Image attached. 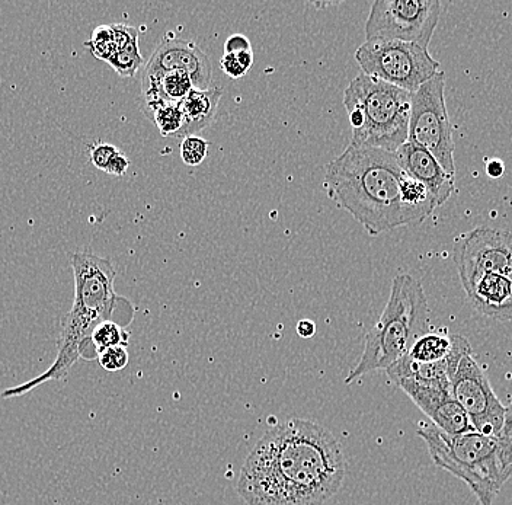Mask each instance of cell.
Segmentation results:
<instances>
[{
    "label": "cell",
    "instance_id": "cell-1",
    "mask_svg": "<svg viewBox=\"0 0 512 505\" xmlns=\"http://www.w3.org/2000/svg\"><path fill=\"white\" fill-rule=\"evenodd\" d=\"M339 441L313 421L291 418L255 444L236 491L248 505H323L344 484Z\"/></svg>",
    "mask_w": 512,
    "mask_h": 505
},
{
    "label": "cell",
    "instance_id": "cell-2",
    "mask_svg": "<svg viewBox=\"0 0 512 505\" xmlns=\"http://www.w3.org/2000/svg\"><path fill=\"white\" fill-rule=\"evenodd\" d=\"M70 262L75 277V300L63 319L56 359L40 376L3 391V399L19 398L50 380L64 379L80 359L94 361L89 340L102 322H117L123 328L133 324L136 309L130 300L115 292L114 265L108 258L76 252Z\"/></svg>",
    "mask_w": 512,
    "mask_h": 505
},
{
    "label": "cell",
    "instance_id": "cell-3",
    "mask_svg": "<svg viewBox=\"0 0 512 505\" xmlns=\"http://www.w3.org/2000/svg\"><path fill=\"white\" fill-rule=\"evenodd\" d=\"M403 177L396 153L350 145L326 166L323 190L368 235L379 236L418 225L400 196Z\"/></svg>",
    "mask_w": 512,
    "mask_h": 505
},
{
    "label": "cell",
    "instance_id": "cell-4",
    "mask_svg": "<svg viewBox=\"0 0 512 505\" xmlns=\"http://www.w3.org/2000/svg\"><path fill=\"white\" fill-rule=\"evenodd\" d=\"M418 436L427 443L432 462L469 485L480 505H492L512 476V405L499 436L469 431L448 436L435 425H422Z\"/></svg>",
    "mask_w": 512,
    "mask_h": 505
},
{
    "label": "cell",
    "instance_id": "cell-5",
    "mask_svg": "<svg viewBox=\"0 0 512 505\" xmlns=\"http://www.w3.org/2000/svg\"><path fill=\"white\" fill-rule=\"evenodd\" d=\"M428 332L430 308L421 281L409 274H398L393 278L386 308L368 332L360 361L345 377V385H351L367 373L389 369Z\"/></svg>",
    "mask_w": 512,
    "mask_h": 505
},
{
    "label": "cell",
    "instance_id": "cell-6",
    "mask_svg": "<svg viewBox=\"0 0 512 505\" xmlns=\"http://www.w3.org/2000/svg\"><path fill=\"white\" fill-rule=\"evenodd\" d=\"M344 107L352 146L396 153L408 142L412 92L361 73L345 89Z\"/></svg>",
    "mask_w": 512,
    "mask_h": 505
},
{
    "label": "cell",
    "instance_id": "cell-7",
    "mask_svg": "<svg viewBox=\"0 0 512 505\" xmlns=\"http://www.w3.org/2000/svg\"><path fill=\"white\" fill-rule=\"evenodd\" d=\"M355 60L364 75L398 86L403 91H418L440 75V62L425 47L396 40H366L355 51Z\"/></svg>",
    "mask_w": 512,
    "mask_h": 505
},
{
    "label": "cell",
    "instance_id": "cell-8",
    "mask_svg": "<svg viewBox=\"0 0 512 505\" xmlns=\"http://www.w3.org/2000/svg\"><path fill=\"white\" fill-rule=\"evenodd\" d=\"M444 88L446 78L440 73L412 94L408 140L428 150L448 174L456 177L453 127L448 118Z\"/></svg>",
    "mask_w": 512,
    "mask_h": 505
},
{
    "label": "cell",
    "instance_id": "cell-9",
    "mask_svg": "<svg viewBox=\"0 0 512 505\" xmlns=\"http://www.w3.org/2000/svg\"><path fill=\"white\" fill-rule=\"evenodd\" d=\"M443 14L438 0H376L366 22L367 40H396L428 49Z\"/></svg>",
    "mask_w": 512,
    "mask_h": 505
},
{
    "label": "cell",
    "instance_id": "cell-10",
    "mask_svg": "<svg viewBox=\"0 0 512 505\" xmlns=\"http://www.w3.org/2000/svg\"><path fill=\"white\" fill-rule=\"evenodd\" d=\"M450 383L454 399L469 415L475 430L489 436H499L507 420L508 407L499 401L473 351L460 360L456 372L450 377Z\"/></svg>",
    "mask_w": 512,
    "mask_h": 505
},
{
    "label": "cell",
    "instance_id": "cell-11",
    "mask_svg": "<svg viewBox=\"0 0 512 505\" xmlns=\"http://www.w3.org/2000/svg\"><path fill=\"white\" fill-rule=\"evenodd\" d=\"M453 260L462 286L483 274L512 277V233L476 228L456 239Z\"/></svg>",
    "mask_w": 512,
    "mask_h": 505
},
{
    "label": "cell",
    "instance_id": "cell-12",
    "mask_svg": "<svg viewBox=\"0 0 512 505\" xmlns=\"http://www.w3.org/2000/svg\"><path fill=\"white\" fill-rule=\"evenodd\" d=\"M184 72L195 89H208L213 82V65L206 53L190 40L165 38L144 65L143 75Z\"/></svg>",
    "mask_w": 512,
    "mask_h": 505
},
{
    "label": "cell",
    "instance_id": "cell-13",
    "mask_svg": "<svg viewBox=\"0 0 512 505\" xmlns=\"http://www.w3.org/2000/svg\"><path fill=\"white\" fill-rule=\"evenodd\" d=\"M396 156L402 171L428 188L437 207L447 203L456 190V177L448 174L428 150L408 140L396 152Z\"/></svg>",
    "mask_w": 512,
    "mask_h": 505
},
{
    "label": "cell",
    "instance_id": "cell-14",
    "mask_svg": "<svg viewBox=\"0 0 512 505\" xmlns=\"http://www.w3.org/2000/svg\"><path fill=\"white\" fill-rule=\"evenodd\" d=\"M463 289L473 308L483 316L512 322V277L483 274Z\"/></svg>",
    "mask_w": 512,
    "mask_h": 505
},
{
    "label": "cell",
    "instance_id": "cell-15",
    "mask_svg": "<svg viewBox=\"0 0 512 505\" xmlns=\"http://www.w3.org/2000/svg\"><path fill=\"white\" fill-rule=\"evenodd\" d=\"M220 98H222L220 88L192 89L191 94L181 102L184 124L175 139L182 140L185 137L197 136L211 126L216 118Z\"/></svg>",
    "mask_w": 512,
    "mask_h": 505
},
{
    "label": "cell",
    "instance_id": "cell-16",
    "mask_svg": "<svg viewBox=\"0 0 512 505\" xmlns=\"http://www.w3.org/2000/svg\"><path fill=\"white\" fill-rule=\"evenodd\" d=\"M398 386L430 420L454 398L450 382H430L409 377L400 380Z\"/></svg>",
    "mask_w": 512,
    "mask_h": 505
},
{
    "label": "cell",
    "instance_id": "cell-17",
    "mask_svg": "<svg viewBox=\"0 0 512 505\" xmlns=\"http://www.w3.org/2000/svg\"><path fill=\"white\" fill-rule=\"evenodd\" d=\"M454 340H456V335L430 331L415 341L405 357L418 364H431L447 360L453 353Z\"/></svg>",
    "mask_w": 512,
    "mask_h": 505
},
{
    "label": "cell",
    "instance_id": "cell-18",
    "mask_svg": "<svg viewBox=\"0 0 512 505\" xmlns=\"http://www.w3.org/2000/svg\"><path fill=\"white\" fill-rule=\"evenodd\" d=\"M128 338H130V334H128L126 328L118 325L117 322H102V324L96 326L94 332H92L91 340H89L92 356L95 360H98L102 351L118 347V345H128Z\"/></svg>",
    "mask_w": 512,
    "mask_h": 505
},
{
    "label": "cell",
    "instance_id": "cell-19",
    "mask_svg": "<svg viewBox=\"0 0 512 505\" xmlns=\"http://www.w3.org/2000/svg\"><path fill=\"white\" fill-rule=\"evenodd\" d=\"M146 117L155 123L163 137H175L181 131L182 124H184L181 102L179 104H176V102L160 104L153 108Z\"/></svg>",
    "mask_w": 512,
    "mask_h": 505
},
{
    "label": "cell",
    "instance_id": "cell-20",
    "mask_svg": "<svg viewBox=\"0 0 512 505\" xmlns=\"http://www.w3.org/2000/svg\"><path fill=\"white\" fill-rule=\"evenodd\" d=\"M144 60L142 53H140L139 43L130 44V46L124 47L115 51L112 54L108 65L121 76V78H134L136 73L139 72L140 67L143 66Z\"/></svg>",
    "mask_w": 512,
    "mask_h": 505
},
{
    "label": "cell",
    "instance_id": "cell-21",
    "mask_svg": "<svg viewBox=\"0 0 512 505\" xmlns=\"http://www.w3.org/2000/svg\"><path fill=\"white\" fill-rule=\"evenodd\" d=\"M85 46L91 50V53L94 54L96 59L108 62L112 54L117 51L111 25H99L98 28H95L91 40L86 41Z\"/></svg>",
    "mask_w": 512,
    "mask_h": 505
},
{
    "label": "cell",
    "instance_id": "cell-22",
    "mask_svg": "<svg viewBox=\"0 0 512 505\" xmlns=\"http://www.w3.org/2000/svg\"><path fill=\"white\" fill-rule=\"evenodd\" d=\"M254 65V51H242V53L223 54L220 60L224 75L232 79H242L248 75Z\"/></svg>",
    "mask_w": 512,
    "mask_h": 505
},
{
    "label": "cell",
    "instance_id": "cell-23",
    "mask_svg": "<svg viewBox=\"0 0 512 505\" xmlns=\"http://www.w3.org/2000/svg\"><path fill=\"white\" fill-rule=\"evenodd\" d=\"M208 142L200 136H190L182 139L181 159L185 165L198 166L206 161L208 155Z\"/></svg>",
    "mask_w": 512,
    "mask_h": 505
},
{
    "label": "cell",
    "instance_id": "cell-24",
    "mask_svg": "<svg viewBox=\"0 0 512 505\" xmlns=\"http://www.w3.org/2000/svg\"><path fill=\"white\" fill-rule=\"evenodd\" d=\"M128 350L127 345H118V347L108 348V350L102 351L98 356V363L105 372L117 373L121 370L126 369L128 366Z\"/></svg>",
    "mask_w": 512,
    "mask_h": 505
},
{
    "label": "cell",
    "instance_id": "cell-25",
    "mask_svg": "<svg viewBox=\"0 0 512 505\" xmlns=\"http://www.w3.org/2000/svg\"><path fill=\"white\" fill-rule=\"evenodd\" d=\"M118 152L120 150L114 145H110V143H96V145L91 147L89 156H91L92 165L105 172Z\"/></svg>",
    "mask_w": 512,
    "mask_h": 505
},
{
    "label": "cell",
    "instance_id": "cell-26",
    "mask_svg": "<svg viewBox=\"0 0 512 505\" xmlns=\"http://www.w3.org/2000/svg\"><path fill=\"white\" fill-rule=\"evenodd\" d=\"M111 28L117 50L124 49L130 44L139 43V31L136 28L126 24H112Z\"/></svg>",
    "mask_w": 512,
    "mask_h": 505
},
{
    "label": "cell",
    "instance_id": "cell-27",
    "mask_svg": "<svg viewBox=\"0 0 512 505\" xmlns=\"http://www.w3.org/2000/svg\"><path fill=\"white\" fill-rule=\"evenodd\" d=\"M251 41L242 34H233L227 38L224 43V54L242 53V51H251Z\"/></svg>",
    "mask_w": 512,
    "mask_h": 505
},
{
    "label": "cell",
    "instance_id": "cell-28",
    "mask_svg": "<svg viewBox=\"0 0 512 505\" xmlns=\"http://www.w3.org/2000/svg\"><path fill=\"white\" fill-rule=\"evenodd\" d=\"M128 168H130V161L123 152H118L115 158L112 159L110 166L107 168L108 175H114V177H123L127 174Z\"/></svg>",
    "mask_w": 512,
    "mask_h": 505
},
{
    "label": "cell",
    "instance_id": "cell-29",
    "mask_svg": "<svg viewBox=\"0 0 512 505\" xmlns=\"http://www.w3.org/2000/svg\"><path fill=\"white\" fill-rule=\"evenodd\" d=\"M505 174V163L501 159H491L486 162V175L492 180H499L504 177Z\"/></svg>",
    "mask_w": 512,
    "mask_h": 505
},
{
    "label": "cell",
    "instance_id": "cell-30",
    "mask_svg": "<svg viewBox=\"0 0 512 505\" xmlns=\"http://www.w3.org/2000/svg\"><path fill=\"white\" fill-rule=\"evenodd\" d=\"M296 331L299 337L304 338V340H309V338L315 337L316 324L310 321V319H302V321H299V324H297Z\"/></svg>",
    "mask_w": 512,
    "mask_h": 505
}]
</instances>
